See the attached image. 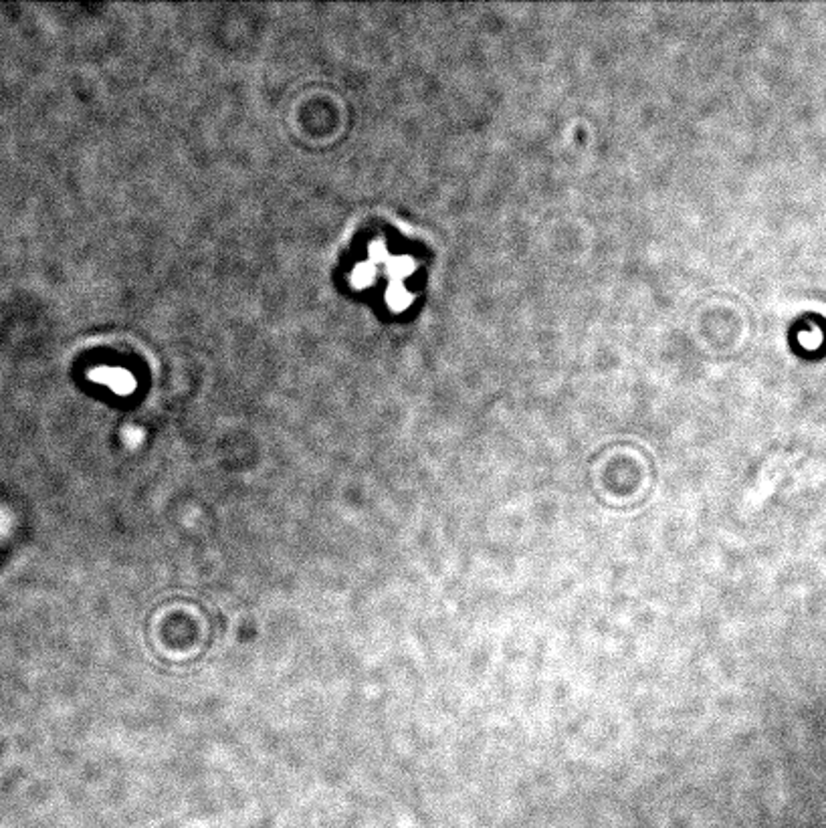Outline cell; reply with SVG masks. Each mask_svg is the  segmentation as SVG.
<instances>
[{
	"label": "cell",
	"instance_id": "cell-1",
	"mask_svg": "<svg viewBox=\"0 0 826 828\" xmlns=\"http://www.w3.org/2000/svg\"><path fill=\"white\" fill-rule=\"evenodd\" d=\"M89 378H91L93 382L110 386L116 394H121V396L132 394L135 390V378L128 370H123V368H96V370L89 372Z\"/></svg>",
	"mask_w": 826,
	"mask_h": 828
},
{
	"label": "cell",
	"instance_id": "cell-2",
	"mask_svg": "<svg viewBox=\"0 0 826 828\" xmlns=\"http://www.w3.org/2000/svg\"><path fill=\"white\" fill-rule=\"evenodd\" d=\"M370 275H372V273H370V269H368V267H360L358 271H354V283L362 287V285H366V283L372 279Z\"/></svg>",
	"mask_w": 826,
	"mask_h": 828
}]
</instances>
